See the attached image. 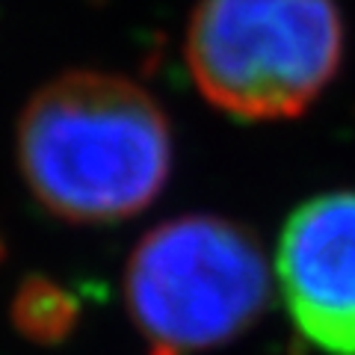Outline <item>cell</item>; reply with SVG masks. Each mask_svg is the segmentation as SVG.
<instances>
[{
  "mask_svg": "<svg viewBox=\"0 0 355 355\" xmlns=\"http://www.w3.org/2000/svg\"><path fill=\"white\" fill-rule=\"evenodd\" d=\"M18 166L33 198L53 216L77 225L130 219L169 181V119L128 77L69 71L27 101Z\"/></svg>",
  "mask_w": 355,
  "mask_h": 355,
  "instance_id": "cell-1",
  "label": "cell"
},
{
  "mask_svg": "<svg viewBox=\"0 0 355 355\" xmlns=\"http://www.w3.org/2000/svg\"><path fill=\"white\" fill-rule=\"evenodd\" d=\"M272 266L246 225L216 214L160 222L125 270L128 314L148 355H202L249 331L270 302Z\"/></svg>",
  "mask_w": 355,
  "mask_h": 355,
  "instance_id": "cell-2",
  "label": "cell"
},
{
  "mask_svg": "<svg viewBox=\"0 0 355 355\" xmlns=\"http://www.w3.org/2000/svg\"><path fill=\"white\" fill-rule=\"evenodd\" d=\"M340 60V0H198L187 27L196 89L243 121L308 113Z\"/></svg>",
  "mask_w": 355,
  "mask_h": 355,
  "instance_id": "cell-3",
  "label": "cell"
},
{
  "mask_svg": "<svg viewBox=\"0 0 355 355\" xmlns=\"http://www.w3.org/2000/svg\"><path fill=\"white\" fill-rule=\"evenodd\" d=\"M272 272L299 335L326 355H355V190L299 205Z\"/></svg>",
  "mask_w": 355,
  "mask_h": 355,
  "instance_id": "cell-4",
  "label": "cell"
},
{
  "mask_svg": "<svg viewBox=\"0 0 355 355\" xmlns=\"http://www.w3.org/2000/svg\"><path fill=\"white\" fill-rule=\"evenodd\" d=\"M77 305L71 293H65L60 284L33 279L18 291L12 317L21 335H27L39 343H53L71 331Z\"/></svg>",
  "mask_w": 355,
  "mask_h": 355,
  "instance_id": "cell-5",
  "label": "cell"
}]
</instances>
